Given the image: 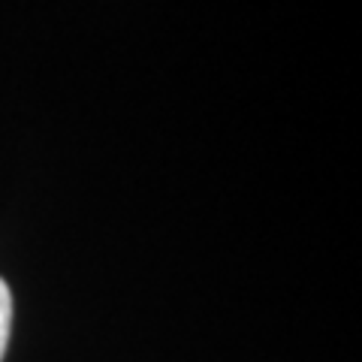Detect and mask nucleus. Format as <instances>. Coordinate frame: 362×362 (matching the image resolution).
Here are the masks:
<instances>
[{
	"label": "nucleus",
	"mask_w": 362,
	"mask_h": 362,
	"mask_svg": "<svg viewBox=\"0 0 362 362\" xmlns=\"http://www.w3.org/2000/svg\"><path fill=\"white\" fill-rule=\"evenodd\" d=\"M9 332H13V293H9L6 281L0 278V362L6 356Z\"/></svg>",
	"instance_id": "nucleus-1"
}]
</instances>
